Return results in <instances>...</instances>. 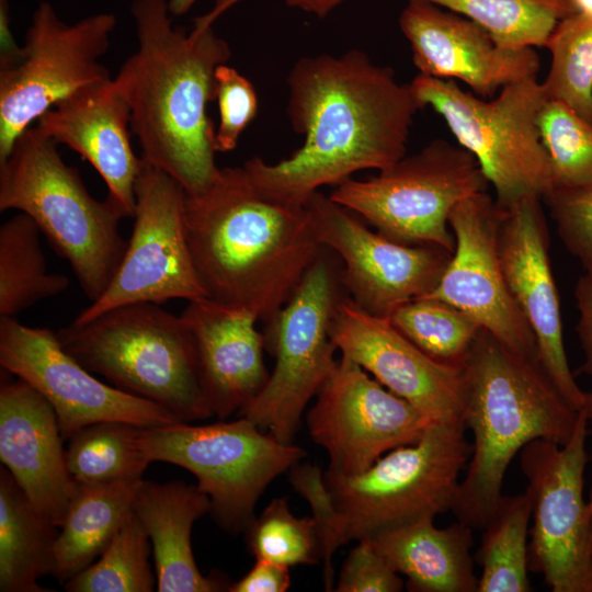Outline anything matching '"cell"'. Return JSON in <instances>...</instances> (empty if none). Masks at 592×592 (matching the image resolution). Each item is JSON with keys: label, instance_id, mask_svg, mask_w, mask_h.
<instances>
[{"label": "cell", "instance_id": "obj_1", "mask_svg": "<svg viewBox=\"0 0 592 592\" xmlns=\"http://www.w3.org/2000/svg\"><path fill=\"white\" fill-rule=\"evenodd\" d=\"M287 84V114L303 145L276 163L260 157L243 163L265 197L305 206L321 186H337L362 170H385L407 155L423 106L391 68L356 49L322 54L300 58Z\"/></svg>", "mask_w": 592, "mask_h": 592}, {"label": "cell", "instance_id": "obj_2", "mask_svg": "<svg viewBox=\"0 0 592 592\" xmlns=\"http://www.w3.org/2000/svg\"><path fill=\"white\" fill-rule=\"evenodd\" d=\"M186 238L207 298L269 323L325 246L306 206L262 195L242 167L219 169L185 196Z\"/></svg>", "mask_w": 592, "mask_h": 592}, {"label": "cell", "instance_id": "obj_3", "mask_svg": "<svg viewBox=\"0 0 592 592\" xmlns=\"http://www.w3.org/2000/svg\"><path fill=\"white\" fill-rule=\"evenodd\" d=\"M137 50L113 78L130 110L141 159L177 180L187 194L203 191L219 169L216 129L207 114L215 71L230 56L213 26H173L168 0H134Z\"/></svg>", "mask_w": 592, "mask_h": 592}, {"label": "cell", "instance_id": "obj_4", "mask_svg": "<svg viewBox=\"0 0 592 592\" xmlns=\"http://www.w3.org/2000/svg\"><path fill=\"white\" fill-rule=\"evenodd\" d=\"M462 368V422L474 443L451 511L457 521L482 530L514 456L535 440L567 443L579 411L536 357L509 349L483 329Z\"/></svg>", "mask_w": 592, "mask_h": 592}, {"label": "cell", "instance_id": "obj_5", "mask_svg": "<svg viewBox=\"0 0 592 592\" xmlns=\"http://www.w3.org/2000/svg\"><path fill=\"white\" fill-rule=\"evenodd\" d=\"M58 144L30 126L0 163V210L29 215L54 250L66 259L86 296L95 301L107 288L127 241L119 232L128 217L111 196L94 198Z\"/></svg>", "mask_w": 592, "mask_h": 592}, {"label": "cell", "instance_id": "obj_6", "mask_svg": "<svg viewBox=\"0 0 592 592\" xmlns=\"http://www.w3.org/2000/svg\"><path fill=\"white\" fill-rule=\"evenodd\" d=\"M62 349L113 386L151 400L181 422L214 417L204 396L192 333L155 303L109 309L56 332Z\"/></svg>", "mask_w": 592, "mask_h": 592}, {"label": "cell", "instance_id": "obj_7", "mask_svg": "<svg viewBox=\"0 0 592 592\" xmlns=\"http://www.w3.org/2000/svg\"><path fill=\"white\" fill-rule=\"evenodd\" d=\"M410 86L423 109L439 113L459 146L476 158L502 209L527 196L543 200L553 189L538 128L547 98L537 76L504 86L490 101L464 91L453 79L419 73Z\"/></svg>", "mask_w": 592, "mask_h": 592}, {"label": "cell", "instance_id": "obj_8", "mask_svg": "<svg viewBox=\"0 0 592 592\" xmlns=\"http://www.w3.org/2000/svg\"><path fill=\"white\" fill-rule=\"evenodd\" d=\"M462 421L431 422L418 442L383 455L361 474H323L342 544L372 538L452 510L471 446Z\"/></svg>", "mask_w": 592, "mask_h": 592}, {"label": "cell", "instance_id": "obj_9", "mask_svg": "<svg viewBox=\"0 0 592 592\" xmlns=\"http://www.w3.org/2000/svg\"><path fill=\"white\" fill-rule=\"evenodd\" d=\"M338 261L325 247L291 299L265 325V349L275 364L262 390L238 413L282 443L293 442L304 409L337 364L331 325L348 295Z\"/></svg>", "mask_w": 592, "mask_h": 592}, {"label": "cell", "instance_id": "obj_10", "mask_svg": "<svg viewBox=\"0 0 592 592\" xmlns=\"http://www.w3.org/2000/svg\"><path fill=\"white\" fill-rule=\"evenodd\" d=\"M139 444L150 463H170L192 473L210 500L213 517L230 533L247 528L266 487L306 455L244 417L206 425L141 428Z\"/></svg>", "mask_w": 592, "mask_h": 592}, {"label": "cell", "instance_id": "obj_11", "mask_svg": "<svg viewBox=\"0 0 592 592\" xmlns=\"http://www.w3.org/2000/svg\"><path fill=\"white\" fill-rule=\"evenodd\" d=\"M488 185L468 150L434 139L377 175L345 180L329 197L394 241L434 244L453 253L451 212L463 200L486 192Z\"/></svg>", "mask_w": 592, "mask_h": 592}, {"label": "cell", "instance_id": "obj_12", "mask_svg": "<svg viewBox=\"0 0 592 592\" xmlns=\"http://www.w3.org/2000/svg\"><path fill=\"white\" fill-rule=\"evenodd\" d=\"M587 410H580L565 444L535 440L520 452L532 499L530 571L553 592H592L591 521L584 499Z\"/></svg>", "mask_w": 592, "mask_h": 592}, {"label": "cell", "instance_id": "obj_13", "mask_svg": "<svg viewBox=\"0 0 592 592\" xmlns=\"http://www.w3.org/2000/svg\"><path fill=\"white\" fill-rule=\"evenodd\" d=\"M116 25L112 13L65 23L48 1L34 10L18 64L0 69V163L45 112L78 89L111 78L99 59Z\"/></svg>", "mask_w": 592, "mask_h": 592}, {"label": "cell", "instance_id": "obj_14", "mask_svg": "<svg viewBox=\"0 0 592 592\" xmlns=\"http://www.w3.org/2000/svg\"><path fill=\"white\" fill-rule=\"evenodd\" d=\"M185 196L177 180L141 159L134 226L122 261L107 288L75 322L127 304L207 298L187 243Z\"/></svg>", "mask_w": 592, "mask_h": 592}, {"label": "cell", "instance_id": "obj_15", "mask_svg": "<svg viewBox=\"0 0 592 592\" xmlns=\"http://www.w3.org/2000/svg\"><path fill=\"white\" fill-rule=\"evenodd\" d=\"M322 246L342 261L340 280L364 311L388 319L401 305L429 295L452 252L434 244H405L366 227L356 214L316 192L305 205Z\"/></svg>", "mask_w": 592, "mask_h": 592}, {"label": "cell", "instance_id": "obj_16", "mask_svg": "<svg viewBox=\"0 0 592 592\" xmlns=\"http://www.w3.org/2000/svg\"><path fill=\"white\" fill-rule=\"evenodd\" d=\"M316 396L307 425L329 455L330 474L363 473L389 451L418 442L432 422L344 355Z\"/></svg>", "mask_w": 592, "mask_h": 592}, {"label": "cell", "instance_id": "obj_17", "mask_svg": "<svg viewBox=\"0 0 592 592\" xmlns=\"http://www.w3.org/2000/svg\"><path fill=\"white\" fill-rule=\"evenodd\" d=\"M0 364L50 403L64 441L103 421L143 428L181 422L164 407L95 378L62 349L56 332L15 318H0Z\"/></svg>", "mask_w": 592, "mask_h": 592}, {"label": "cell", "instance_id": "obj_18", "mask_svg": "<svg viewBox=\"0 0 592 592\" xmlns=\"http://www.w3.org/2000/svg\"><path fill=\"white\" fill-rule=\"evenodd\" d=\"M502 216L503 209L487 191L453 208L448 226L455 248L439 283L425 297L457 307L509 349L537 358L535 338L501 266L498 235Z\"/></svg>", "mask_w": 592, "mask_h": 592}, {"label": "cell", "instance_id": "obj_19", "mask_svg": "<svg viewBox=\"0 0 592 592\" xmlns=\"http://www.w3.org/2000/svg\"><path fill=\"white\" fill-rule=\"evenodd\" d=\"M540 202L539 197L527 196L503 209L499 257L511 295L535 338L539 364L567 401L580 411L585 407V391L578 385L565 350L549 231Z\"/></svg>", "mask_w": 592, "mask_h": 592}, {"label": "cell", "instance_id": "obj_20", "mask_svg": "<svg viewBox=\"0 0 592 592\" xmlns=\"http://www.w3.org/2000/svg\"><path fill=\"white\" fill-rule=\"evenodd\" d=\"M331 338L341 355L430 421H462L463 368L434 361L388 319L369 315L346 295L334 312Z\"/></svg>", "mask_w": 592, "mask_h": 592}, {"label": "cell", "instance_id": "obj_21", "mask_svg": "<svg viewBox=\"0 0 592 592\" xmlns=\"http://www.w3.org/2000/svg\"><path fill=\"white\" fill-rule=\"evenodd\" d=\"M399 26L410 44L419 73L458 79L487 99L504 86L537 76L534 48L499 46L474 21L424 0H407Z\"/></svg>", "mask_w": 592, "mask_h": 592}, {"label": "cell", "instance_id": "obj_22", "mask_svg": "<svg viewBox=\"0 0 592 592\" xmlns=\"http://www.w3.org/2000/svg\"><path fill=\"white\" fill-rule=\"evenodd\" d=\"M55 411L30 384L18 378L0 387V459L32 504L58 527L77 482Z\"/></svg>", "mask_w": 592, "mask_h": 592}, {"label": "cell", "instance_id": "obj_23", "mask_svg": "<svg viewBox=\"0 0 592 592\" xmlns=\"http://www.w3.org/2000/svg\"><path fill=\"white\" fill-rule=\"evenodd\" d=\"M36 126L77 151L102 177L107 195L133 217L141 157L130 144V110L113 78L84 86L45 112Z\"/></svg>", "mask_w": 592, "mask_h": 592}, {"label": "cell", "instance_id": "obj_24", "mask_svg": "<svg viewBox=\"0 0 592 592\" xmlns=\"http://www.w3.org/2000/svg\"><path fill=\"white\" fill-rule=\"evenodd\" d=\"M181 317L196 350L200 379L213 415L226 419L242 411L265 386V340L249 311L209 298L187 301Z\"/></svg>", "mask_w": 592, "mask_h": 592}, {"label": "cell", "instance_id": "obj_25", "mask_svg": "<svg viewBox=\"0 0 592 592\" xmlns=\"http://www.w3.org/2000/svg\"><path fill=\"white\" fill-rule=\"evenodd\" d=\"M207 512L210 500L197 485L141 480L134 513L151 543L157 591H229L230 583L223 577L202 574L193 556L191 531L194 522Z\"/></svg>", "mask_w": 592, "mask_h": 592}, {"label": "cell", "instance_id": "obj_26", "mask_svg": "<svg viewBox=\"0 0 592 592\" xmlns=\"http://www.w3.org/2000/svg\"><path fill=\"white\" fill-rule=\"evenodd\" d=\"M433 517L385 531L372 538L414 592H477L473 528L459 521L436 527Z\"/></svg>", "mask_w": 592, "mask_h": 592}, {"label": "cell", "instance_id": "obj_27", "mask_svg": "<svg viewBox=\"0 0 592 592\" xmlns=\"http://www.w3.org/2000/svg\"><path fill=\"white\" fill-rule=\"evenodd\" d=\"M143 479L77 482L55 543L52 574L61 583L100 557L134 513Z\"/></svg>", "mask_w": 592, "mask_h": 592}, {"label": "cell", "instance_id": "obj_28", "mask_svg": "<svg viewBox=\"0 0 592 592\" xmlns=\"http://www.w3.org/2000/svg\"><path fill=\"white\" fill-rule=\"evenodd\" d=\"M59 527L29 500L10 471L0 468V591L47 592L39 577L54 569Z\"/></svg>", "mask_w": 592, "mask_h": 592}, {"label": "cell", "instance_id": "obj_29", "mask_svg": "<svg viewBox=\"0 0 592 592\" xmlns=\"http://www.w3.org/2000/svg\"><path fill=\"white\" fill-rule=\"evenodd\" d=\"M41 234L36 223L21 212L0 227V317L15 318L69 287L67 276L47 273Z\"/></svg>", "mask_w": 592, "mask_h": 592}, {"label": "cell", "instance_id": "obj_30", "mask_svg": "<svg viewBox=\"0 0 592 592\" xmlns=\"http://www.w3.org/2000/svg\"><path fill=\"white\" fill-rule=\"evenodd\" d=\"M532 499L503 496L485 525L477 551L481 567L477 592H528V535Z\"/></svg>", "mask_w": 592, "mask_h": 592}, {"label": "cell", "instance_id": "obj_31", "mask_svg": "<svg viewBox=\"0 0 592 592\" xmlns=\"http://www.w3.org/2000/svg\"><path fill=\"white\" fill-rule=\"evenodd\" d=\"M143 426L103 421L77 431L68 441L66 462L76 482L143 479L150 464L139 444Z\"/></svg>", "mask_w": 592, "mask_h": 592}, {"label": "cell", "instance_id": "obj_32", "mask_svg": "<svg viewBox=\"0 0 592 592\" xmlns=\"http://www.w3.org/2000/svg\"><path fill=\"white\" fill-rule=\"evenodd\" d=\"M481 26L501 47H545L556 25L573 14L569 0H424Z\"/></svg>", "mask_w": 592, "mask_h": 592}, {"label": "cell", "instance_id": "obj_33", "mask_svg": "<svg viewBox=\"0 0 592 592\" xmlns=\"http://www.w3.org/2000/svg\"><path fill=\"white\" fill-rule=\"evenodd\" d=\"M408 340L434 361L462 367L482 329L468 314L431 297L398 307L388 318Z\"/></svg>", "mask_w": 592, "mask_h": 592}, {"label": "cell", "instance_id": "obj_34", "mask_svg": "<svg viewBox=\"0 0 592 592\" xmlns=\"http://www.w3.org/2000/svg\"><path fill=\"white\" fill-rule=\"evenodd\" d=\"M545 47L551 56L543 82L547 100L565 103L592 123V19L580 14L563 18Z\"/></svg>", "mask_w": 592, "mask_h": 592}, {"label": "cell", "instance_id": "obj_35", "mask_svg": "<svg viewBox=\"0 0 592 592\" xmlns=\"http://www.w3.org/2000/svg\"><path fill=\"white\" fill-rule=\"evenodd\" d=\"M150 539L133 513L98 561L65 582L69 592H150L157 587L148 558Z\"/></svg>", "mask_w": 592, "mask_h": 592}, {"label": "cell", "instance_id": "obj_36", "mask_svg": "<svg viewBox=\"0 0 592 592\" xmlns=\"http://www.w3.org/2000/svg\"><path fill=\"white\" fill-rule=\"evenodd\" d=\"M553 187L592 186V123L560 101L547 100L538 115Z\"/></svg>", "mask_w": 592, "mask_h": 592}, {"label": "cell", "instance_id": "obj_37", "mask_svg": "<svg viewBox=\"0 0 592 592\" xmlns=\"http://www.w3.org/2000/svg\"><path fill=\"white\" fill-rule=\"evenodd\" d=\"M257 559L283 566L310 565L320 559V545L312 516L297 517L285 498H275L244 530Z\"/></svg>", "mask_w": 592, "mask_h": 592}, {"label": "cell", "instance_id": "obj_38", "mask_svg": "<svg viewBox=\"0 0 592 592\" xmlns=\"http://www.w3.org/2000/svg\"><path fill=\"white\" fill-rule=\"evenodd\" d=\"M543 200L563 247L592 276V186L553 187Z\"/></svg>", "mask_w": 592, "mask_h": 592}, {"label": "cell", "instance_id": "obj_39", "mask_svg": "<svg viewBox=\"0 0 592 592\" xmlns=\"http://www.w3.org/2000/svg\"><path fill=\"white\" fill-rule=\"evenodd\" d=\"M215 94L219 110L215 150L227 152L237 147L240 135L255 117L258 98L253 84L226 64L215 71Z\"/></svg>", "mask_w": 592, "mask_h": 592}, {"label": "cell", "instance_id": "obj_40", "mask_svg": "<svg viewBox=\"0 0 592 592\" xmlns=\"http://www.w3.org/2000/svg\"><path fill=\"white\" fill-rule=\"evenodd\" d=\"M291 481L311 506L318 531L320 559L323 565V585L327 591H331L334 576L332 556L343 545L333 500L323 475L317 466L298 463L291 469Z\"/></svg>", "mask_w": 592, "mask_h": 592}, {"label": "cell", "instance_id": "obj_41", "mask_svg": "<svg viewBox=\"0 0 592 592\" xmlns=\"http://www.w3.org/2000/svg\"><path fill=\"white\" fill-rule=\"evenodd\" d=\"M403 581L372 540H358L345 559L335 591L399 592Z\"/></svg>", "mask_w": 592, "mask_h": 592}, {"label": "cell", "instance_id": "obj_42", "mask_svg": "<svg viewBox=\"0 0 592 592\" xmlns=\"http://www.w3.org/2000/svg\"><path fill=\"white\" fill-rule=\"evenodd\" d=\"M573 294L578 310L576 333L583 354L582 364L573 374L592 380V276L583 273L577 280Z\"/></svg>", "mask_w": 592, "mask_h": 592}, {"label": "cell", "instance_id": "obj_43", "mask_svg": "<svg viewBox=\"0 0 592 592\" xmlns=\"http://www.w3.org/2000/svg\"><path fill=\"white\" fill-rule=\"evenodd\" d=\"M289 567L257 559L250 571L230 584V592H285L291 585Z\"/></svg>", "mask_w": 592, "mask_h": 592}, {"label": "cell", "instance_id": "obj_44", "mask_svg": "<svg viewBox=\"0 0 592 592\" xmlns=\"http://www.w3.org/2000/svg\"><path fill=\"white\" fill-rule=\"evenodd\" d=\"M243 0H215L210 10L194 20V31L213 26L214 22L230 8ZM287 5L297 8L317 18H325L348 0H283Z\"/></svg>", "mask_w": 592, "mask_h": 592}, {"label": "cell", "instance_id": "obj_45", "mask_svg": "<svg viewBox=\"0 0 592 592\" xmlns=\"http://www.w3.org/2000/svg\"><path fill=\"white\" fill-rule=\"evenodd\" d=\"M0 69H5L19 62L22 47H19L10 30L9 2L0 0Z\"/></svg>", "mask_w": 592, "mask_h": 592}, {"label": "cell", "instance_id": "obj_46", "mask_svg": "<svg viewBox=\"0 0 592 592\" xmlns=\"http://www.w3.org/2000/svg\"><path fill=\"white\" fill-rule=\"evenodd\" d=\"M197 0H168V7L171 15L180 16L187 13Z\"/></svg>", "mask_w": 592, "mask_h": 592}, {"label": "cell", "instance_id": "obj_47", "mask_svg": "<svg viewBox=\"0 0 592 592\" xmlns=\"http://www.w3.org/2000/svg\"><path fill=\"white\" fill-rule=\"evenodd\" d=\"M573 14L592 19V0H569Z\"/></svg>", "mask_w": 592, "mask_h": 592}, {"label": "cell", "instance_id": "obj_48", "mask_svg": "<svg viewBox=\"0 0 592 592\" xmlns=\"http://www.w3.org/2000/svg\"><path fill=\"white\" fill-rule=\"evenodd\" d=\"M589 422H590V425L592 426V415H590V414H589ZM588 504H589V508H590V515H591L590 521H591V554H592V485H591V488H590Z\"/></svg>", "mask_w": 592, "mask_h": 592}, {"label": "cell", "instance_id": "obj_49", "mask_svg": "<svg viewBox=\"0 0 592 592\" xmlns=\"http://www.w3.org/2000/svg\"><path fill=\"white\" fill-rule=\"evenodd\" d=\"M584 410L592 415V391H585V407Z\"/></svg>", "mask_w": 592, "mask_h": 592}]
</instances>
